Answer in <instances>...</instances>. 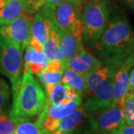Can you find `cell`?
Wrapping results in <instances>:
<instances>
[{"label": "cell", "mask_w": 134, "mask_h": 134, "mask_svg": "<svg viewBox=\"0 0 134 134\" xmlns=\"http://www.w3.org/2000/svg\"><path fill=\"white\" fill-rule=\"evenodd\" d=\"M66 0H46L45 1V4L43 5V8L48 10L54 9L57 5L59 4L62 3L63 2H64Z\"/></svg>", "instance_id": "cell-30"}, {"label": "cell", "mask_w": 134, "mask_h": 134, "mask_svg": "<svg viewBox=\"0 0 134 134\" xmlns=\"http://www.w3.org/2000/svg\"><path fill=\"white\" fill-rule=\"evenodd\" d=\"M52 21L43 10H40L32 18L31 21V37L37 39L40 42L44 43L47 38L48 31L51 29Z\"/></svg>", "instance_id": "cell-15"}, {"label": "cell", "mask_w": 134, "mask_h": 134, "mask_svg": "<svg viewBox=\"0 0 134 134\" xmlns=\"http://www.w3.org/2000/svg\"><path fill=\"white\" fill-rule=\"evenodd\" d=\"M46 0H29V10L31 13H36L43 7Z\"/></svg>", "instance_id": "cell-26"}, {"label": "cell", "mask_w": 134, "mask_h": 134, "mask_svg": "<svg viewBox=\"0 0 134 134\" xmlns=\"http://www.w3.org/2000/svg\"><path fill=\"white\" fill-rule=\"evenodd\" d=\"M63 72H51L45 69L43 72L39 73L37 76L40 83L45 86L48 84H56L62 82Z\"/></svg>", "instance_id": "cell-21"}, {"label": "cell", "mask_w": 134, "mask_h": 134, "mask_svg": "<svg viewBox=\"0 0 134 134\" xmlns=\"http://www.w3.org/2000/svg\"><path fill=\"white\" fill-rule=\"evenodd\" d=\"M94 48L102 60H125L133 52V31L125 15H114L109 18Z\"/></svg>", "instance_id": "cell-1"}, {"label": "cell", "mask_w": 134, "mask_h": 134, "mask_svg": "<svg viewBox=\"0 0 134 134\" xmlns=\"http://www.w3.org/2000/svg\"><path fill=\"white\" fill-rule=\"evenodd\" d=\"M125 1L127 2V3L130 6V8L133 10H134V0H125Z\"/></svg>", "instance_id": "cell-33"}, {"label": "cell", "mask_w": 134, "mask_h": 134, "mask_svg": "<svg viewBox=\"0 0 134 134\" xmlns=\"http://www.w3.org/2000/svg\"><path fill=\"white\" fill-rule=\"evenodd\" d=\"M10 100V88L8 83L0 77V114L5 113Z\"/></svg>", "instance_id": "cell-23"}, {"label": "cell", "mask_w": 134, "mask_h": 134, "mask_svg": "<svg viewBox=\"0 0 134 134\" xmlns=\"http://www.w3.org/2000/svg\"><path fill=\"white\" fill-rule=\"evenodd\" d=\"M122 104H110L90 113L92 133L109 134L125 125Z\"/></svg>", "instance_id": "cell-7"}, {"label": "cell", "mask_w": 134, "mask_h": 134, "mask_svg": "<svg viewBox=\"0 0 134 134\" xmlns=\"http://www.w3.org/2000/svg\"><path fill=\"white\" fill-rule=\"evenodd\" d=\"M13 105L9 116L16 124L40 115L46 97L43 88L30 70L23 72L19 85L12 90Z\"/></svg>", "instance_id": "cell-2"}, {"label": "cell", "mask_w": 134, "mask_h": 134, "mask_svg": "<svg viewBox=\"0 0 134 134\" xmlns=\"http://www.w3.org/2000/svg\"><path fill=\"white\" fill-rule=\"evenodd\" d=\"M48 60L45 53L37 52L34 50L30 45H28L25 48V54L24 56V66L23 69L29 65V63H44L47 64Z\"/></svg>", "instance_id": "cell-20"}, {"label": "cell", "mask_w": 134, "mask_h": 134, "mask_svg": "<svg viewBox=\"0 0 134 134\" xmlns=\"http://www.w3.org/2000/svg\"><path fill=\"white\" fill-rule=\"evenodd\" d=\"M32 18L24 13L7 24L0 25V34L18 44L24 51L31 37Z\"/></svg>", "instance_id": "cell-8"}, {"label": "cell", "mask_w": 134, "mask_h": 134, "mask_svg": "<svg viewBox=\"0 0 134 134\" xmlns=\"http://www.w3.org/2000/svg\"><path fill=\"white\" fill-rule=\"evenodd\" d=\"M134 65V51L129 54L116 69L113 80L111 104L122 103L130 92L129 75Z\"/></svg>", "instance_id": "cell-9"}, {"label": "cell", "mask_w": 134, "mask_h": 134, "mask_svg": "<svg viewBox=\"0 0 134 134\" xmlns=\"http://www.w3.org/2000/svg\"><path fill=\"white\" fill-rule=\"evenodd\" d=\"M13 134H40V130L36 123L29 120H23L16 124Z\"/></svg>", "instance_id": "cell-22"}, {"label": "cell", "mask_w": 134, "mask_h": 134, "mask_svg": "<svg viewBox=\"0 0 134 134\" xmlns=\"http://www.w3.org/2000/svg\"><path fill=\"white\" fill-rule=\"evenodd\" d=\"M7 0H0V9L4 6Z\"/></svg>", "instance_id": "cell-35"}, {"label": "cell", "mask_w": 134, "mask_h": 134, "mask_svg": "<svg viewBox=\"0 0 134 134\" xmlns=\"http://www.w3.org/2000/svg\"><path fill=\"white\" fill-rule=\"evenodd\" d=\"M23 52L18 44L0 34V74L9 79L12 90L22 77Z\"/></svg>", "instance_id": "cell-5"}, {"label": "cell", "mask_w": 134, "mask_h": 134, "mask_svg": "<svg viewBox=\"0 0 134 134\" xmlns=\"http://www.w3.org/2000/svg\"><path fill=\"white\" fill-rule=\"evenodd\" d=\"M58 130L68 134H79L83 131L92 133L90 113L80 106L60 121Z\"/></svg>", "instance_id": "cell-10"}, {"label": "cell", "mask_w": 134, "mask_h": 134, "mask_svg": "<svg viewBox=\"0 0 134 134\" xmlns=\"http://www.w3.org/2000/svg\"><path fill=\"white\" fill-rule=\"evenodd\" d=\"M130 92H134V68L130 72L129 75Z\"/></svg>", "instance_id": "cell-31"}, {"label": "cell", "mask_w": 134, "mask_h": 134, "mask_svg": "<svg viewBox=\"0 0 134 134\" xmlns=\"http://www.w3.org/2000/svg\"><path fill=\"white\" fill-rule=\"evenodd\" d=\"M16 123L5 113L0 114V134H13Z\"/></svg>", "instance_id": "cell-24"}, {"label": "cell", "mask_w": 134, "mask_h": 134, "mask_svg": "<svg viewBox=\"0 0 134 134\" xmlns=\"http://www.w3.org/2000/svg\"><path fill=\"white\" fill-rule=\"evenodd\" d=\"M54 29L58 34L60 55L63 63L66 66L67 63L78 53L84 50V46L82 42V37H77L68 31L58 26L51 19Z\"/></svg>", "instance_id": "cell-11"}, {"label": "cell", "mask_w": 134, "mask_h": 134, "mask_svg": "<svg viewBox=\"0 0 134 134\" xmlns=\"http://www.w3.org/2000/svg\"><path fill=\"white\" fill-rule=\"evenodd\" d=\"M40 134H68V133H63L60 130H55V131H53V132H48V131H46L44 130L40 129Z\"/></svg>", "instance_id": "cell-32"}, {"label": "cell", "mask_w": 134, "mask_h": 134, "mask_svg": "<svg viewBox=\"0 0 134 134\" xmlns=\"http://www.w3.org/2000/svg\"><path fill=\"white\" fill-rule=\"evenodd\" d=\"M43 52L45 53L48 60H61L59 48V37L58 33L53 27L52 23L47 38L43 43Z\"/></svg>", "instance_id": "cell-17"}, {"label": "cell", "mask_w": 134, "mask_h": 134, "mask_svg": "<svg viewBox=\"0 0 134 134\" xmlns=\"http://www.w3.org/2000/svg\"><path fill=\"white\" fill-rule=\"evenodd\" d=\"M45 87L46 101L53 105H59L67 102L66 85L63 83L48 84Z\"/></svg>", "instance_id": "cell-18"}, {"label": "cell", "mask_w": 134, "mask_h": 134, "mask_svg": "<svg viewBox=\"0 0 134 134\" xmlns=\"http://www.w3.org/2000/svg\"><path fill=\"white\" fill-rule=\"evenodd\" d=\"M29 0H7L0 9V25L7 24L26 13Z\"/></svg>", "instance_id": "cell-14"}, {"label": "cell", "mask_w": 134, "mask_h": 134, "mask_svg": "<svg viewBox=\"0 0 134 134\" xmlns=\"http://www.w3.org/2000/svg\"><path fill=\"white\" fill-rule=\"evenodd\" d=\"M66 94L67 101L74 100V99H75L79 96H82L80 93H78L77 92L75 91L73 88L67 86V85H66Z\"/></svg>", "instance_id": "cell-29"}, {"label": "cell", "mask_w": 134, "mask_h": 134, "mask_svg": "<svg viewBox=\"0 0 134 134\" xmlns=\"http://www.w3.org/2000/svg\"><path fill=\"white\" fill-rule=\"evenodd\" d=\"M125 60H102L100 67L85 75L87 91L81 106L87 112L92 113L111 104L115 71Z\"/></svg>", "instance_id": "cell-3"}, {"label": "cell", "mask_w": 134, "mask_h": 134, "mask_svg": "<svg viewBox=\"0 0 134 134\" xmlns=\"http://www.w3.org/2000/svg\"><path fill=\"white\" fill-rule=\"evenodd\" d=\"M103 63L101 60L84 49L69 61L66 66L75 72L86 75L100 67Z\"/></svg>", "instance_id": "cell-12"}, {"label": "cell", "mask_w": 134, "mask_h": 134, "mask_svg": "<svg viewBox=\"0 0 134 134\" xmlns=\"http://www.w3.org/2000/svg\"><path fill=\"white\" fill-rule=\"evenodd\" d=\"M122 108L125 124L134 126V92H129L125 97Z\"/></svg>", "instance_id": "cell-19"}, {"label": "cell", "mask_w": 134, "mask_h": 134, "mask_svg": "<svg viewBox=\"0 0 134 134\" xmlns=\"http://www.w3.org/2000/svg\"><path fill=\"white\" fill-rule=\"evenodd\" d=\"M28 45H30L37 52H43V44L41 42H40L37 39H36L34 37H31V39L29 40V43Z\"/></svg>", "instance_id": "cell-28"}, {"label": "cell", "mask_w": 134, "mask_h": 134, "mask_svg": "<svg viewBox=\"0 0 134 134\" xmlns=\"http://www.w3.org/2000/svg\"><path fill=\"white\" fill-rule=\"evenodd\" d=\"M83 4L81 21L83 32L82 37L89 47L94 48L110 18V4L108 0H86Z\"/></svg>", "instance_id": "cell-4"}, {"label": "cell", "mask_w": 134, "mask_h": 134, "mask_svg": "<svg viewBox=\"0 0 134 134\" xmlns=\"http://www.w3.org/2000/svg\"><path fill=\"white\" fill-rule=\"evenodd\" d=\"M82 103H83L82 96H79L74 100L67 101L66 103H63L59 105H53L46 100L45 105L40 114L51 116L52 118L60 121L62 119L72 113L77 107L81 106Z\"/></svg>", "instance_id": "cell-13"}, {"label": "cell", "mask_w": 134, "mask_h": 134, "mask_svg": "<svg viewBox=\"0 0 134 134\" xmlns=\"http://www.w3.org/2000/svg\"><path fill=\"white\" fill-rule=\"evenodd\" d=\"M81 5L73 0H66L52 10L43 8L40 10L58 26L75 37H82L83 27L81 21Z\"/></svg>", "instance_id": "cell-6"}, {"label": "cell", "mask_w": 134, "mask_h": 134, "mask_svg": "<svg viewBox=\"0 0 134 134\" xmlns=\"http://www.w3.org/2000/svg\"><path fill=\"white\" fill-rule=\"evenodd\" d=\"M109 134H134V126L125 124L119 129L115 130Z\"/></svg>", "instance_id": "cell-27"}, {"label": "cell", "mask_w": 134, "mask_h": 134, "mask_svg": "<svg viewBox=\"0 0 134 134\" xmlns=\"http://www.w3.org/2000/svg\"><path fill=\"white\" fill-rule=\"evenodd\" d=\"M62 83L73 88L82 96H84L87 91V83L85 75L72 70L67 66H66L63 72Z\"/></svg>", "instance_id": "cell-16"}, {"label": "cell", "mask_w": 134, "mask_h": 134, "mask_svg": "<svg viewBox=\"0 0 134 134\" xmlns=\"http://www.w3.org/2000/svg\"><path fill=\"white\" fill-rule=\"evenodd\" d=\"M66 68V65L63 63L61 60H48L46 70L51 72H63Z\"/></svg>", "instance_id": "cell-25"}, {"label": "cell", "mask_w": 134, "mask_h": 134, "mask_svg": "<svg viewBox=\"0 0 134 134\" xmlns=\"http://www.w3.org/2000/svg\"><path fill=\"white\" fill-rule=\"evenodd\" d=\"M74 2H77V4H79V5H81V4H83L84 2H86V0H73Z\"/></svg>", "instance_id": "cell-34"}]
</instances>
